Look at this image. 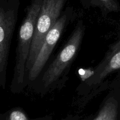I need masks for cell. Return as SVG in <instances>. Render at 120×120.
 <instances>
[{
    "instance_id": "cell-9",
    "label": "cell",
    "mask_w": 120,
    "mask_h": 120,
    "mask_svg": "<svg viewBox=\"0 0 120 120\" xmlns=\"http://www.w3.org/2000/svg\"><path fill=\"white\" fill-rule=\"evenodd\" d=\"M0 120H52V118L51 116H45L30 120L21 108L15 107L1 114Z\"/></svg>"
},
{
    "instance_id": "cell-11",
    "label": "cell",
    "mask_w": 120,
    "mask_h": 120,
    "mask_svg": "<svg viewBox=\"0 0 120 120\" xmlns=\"http://www.w3.org/2000/svg\"><path fill=\"white\" fill-rule=\"evenodd\" d=\"M91 119V116H89V117L84 119V120H90Z\"/></svg>"
},
{
    "instance_id": "cell-6",
    "label": "cell",
    "mask_w": 120,
    "mask_h": 120,
    "mask_svg": "<svg viewBox=\"0 0 120 120\" xmlns=\"http://www.w3.org/2000/svg\"><path fill=\"white\" fill-rule=\"evenodd\" d=\"M120 69V39L112 44L101 61L94 68L93 72L81 86L82 94L97 91L104 80L112 72Z\"/></svg>"
},
{
    "instance_id": "cell-3",
    "label": "cell",
    "mask_w": 120,
    "mask_h": 120,
    "mask_svg": "<svg viewBox=\"0 0 120 120\" xmlns=\"http://www.w3.org/2000/svg\"><path fill=\"white\" fill-rule=\"evenodd\" d=\"M19 6V0H0V88L2 89L6 87L9 55Z\"/></svg>"
},
{
    "instance_id": "cell-8",
    "label": "cell",
    "mask_w": 120,
    "mask_h": 120,
    "mask_svg": "<svg viewBox=\"0 0 120 120\" xmlns=\"http://www.w3.org/2000/svg\"><path fill=\"white\" fill-rule=\"evenodd\" d=\"M118 102L114 96L105 98L95 117L90 120H117Z\"/></svg>"
},
{
    "instance_id": "cell-1",
    "label": "cell",
    "mask_w": 120,
    "mask_h": 120,
    "mask_svg": "<svg viewBox=\"0 0 120 120\" xmlns=\"http://www.w3.org/2000/svg\"><path fill=\"white\" fill-rule=\"evenodd\" d=\"M85 23L80 19L66 43L44 72L33 83L37 94L44 95L61 89L68 79L71 67L80 49L85 34Z\"/></svg>"
},
{
    "instance_id": "cell-4",
    "label": "cell",
    "mask_w": 120,
    "mask_h": 120,
    "mask_svg": "<svg viewBox=\"0 0 120 120\" xmlns=\"http://www.w3.org/2000/svg\"><path fill=\"white\" fill-rule=\"evenodd\" d=\"M75 12L72 7H67L63 11L56 22L46 34L34 64L26 74L27 85L34 82L39 77L45 67L53 49L63 32L75 18Z\"/></svg>"
},
{
    "instance_id": "cell-7",
    "label": "cell",
    "mask_w": 120,
    "mask_h": 120,
    "mask_svg": "<svg viewBox=\"0 0 120 120\" xmlns=\"http://www.w3.org/2000/svg\"><path fill=\"white\" fill-rule=\"evenodd\" d=\"M84 9L98 8L102 15L107 16L112 12L120 11L118 0H79Z\"/></svg>"
},
{
    "instance_id": "cell-10",
    "label": "cell",
    "mask_w": 120,
    "mask_h": 120,
    "mask_svg": "<svg viewBox=\"0 0 120 120\" xmlns=\"http://www.w3.org/2000/svg\"><path fill=\"white\" fill-rule=\"evenodd\" d=\"M81 116L78 115H70L61 120H79Z\"/></svg>"
},
{
    "instance_id": "cell-2",
    "label": "cell",
    "mask_w": 120,
    "mask_h": 120,
    "mask_svg": "<svg viewBox=\"0 0 120 120\" xmlns=\"http://www.w3.org/2000/svg\"><path fill=\"white\" fill-rule=\"evenodd\" d=\"M42 2L43 0L31 1L19 26L15 51V62L10 86V91L14 94L21 93L27 86L26 63Z\"/></svg>"
},
{
    "instance_id": "cell-5",
    "label": "cell",
    "mask_w": 120,
    "mask_h": 120,
    "mask_svg": "<svg viewBox=\"0 0 120 120\" xmlns=\"http://www.w3.org/2000/svg\"><path fill=\"white\" fill-rule=\"evenodd\" d=\"M67 0H43L34 31L26 63V74L31 68L44 39L63 11Z\"/></svg>"
}]
</instances>
